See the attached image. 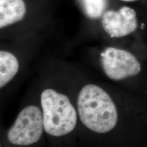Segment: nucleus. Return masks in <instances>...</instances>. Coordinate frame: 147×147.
Here are the masks:
<instances>
[{"label": "nucleus", "instance_id": "nucleus-2", "mask_svg": "<svg viewBox=\"0 0 147 147\" xmlns=\"http://www.w3.org/2000/svg\"><path fill=\"white\" fill-rule=\"evenodd\" d=\"M47 138L38 88L32 89L15 119L3 132L8 147H35Z\"/></svg>", "mask_w": 147, "mask_h": 147}, {"label": "nucleus", "instance_id": "nucleus-6", "mask_svg": "<svg viewBox=\"0 0 147 147\" xmlns=\"http://www.w3.org/2000/svg\"><path fill=\"white\" fill-rule=\"evenodd\" d=\"M86 16L91 19L99 18L104 14L106 0H79Z\"/></svg>", "mask_w": 147, "mask_h": 147}, {"label": "nucleus", "instance_id": "nucleus-1", "mask_svg": "<svg viewBox=\"0 0 147 147\" xmlns=\"http://www.w3.org/2000/svg\"><path fill=\"white\" fill-rule=\"evenodd\" d=\"M80 71L50 67L40 71L36 86L47 138L52 142L78 140L79 118L76 90Z\"/></svg>", "mask_w": 147, "mask_h": 147}, {"label": "nucleus", "instance_id": "nucleus-4", "mask_svg": "<svg viewBox=\"0 0 147 147\" xmlns=\"http://www.w3.org/2000/svg\"><path fill=\"white\" fill-rule=\"evenodd\" d=\"M101 23L104 32L111 38H123L131 34L138 28L136 13L128 6L122 7L118 11L104 12Z\"/></svg>", "mask_w": 147, "mask_h": 147}, {"label": "nucleus", "instance_id": "nucleus-3", "mask_svg": "<svg viewBox=\"0 0 147 147\" xmlns=\"http://www.w3.org/2000/svg\"><path fill=\"white\" fill-rule=\"evenodd\" d=\"M101 73L113 82L134 78L142 71V65L131 53L114 47L104 49L99 58Z\"/></svg>", "mask_w": 147, "mask_h": 147}, {"label": "nucleus", "instance_id": "nucleus-5", "mask_svg": "<svg viewBox=\"0 0 147 147\" xmlns=\"http://www.w3.org/2000/svg\"><path fill=\"white\" fill-rule=\"evenodd\" d=\"M26 14L23 0H0V29L20 22Z\"/></svg>", "mask_w": 147, "mask_h": 147}, {"label": "nucleus", "instance_id": "nucleus-7", "mask_svg": "<svg viewBox=\"0 0 147 147\" xmlns=\"http://www.w3.org/2000/svg\"><path fill=\"white\" fill-rule=\"evenodd\" d=\"M121 1H137V0H121Z\"/></svg>", "mask_w": 147, "mask_h": 147}]
</instances>
